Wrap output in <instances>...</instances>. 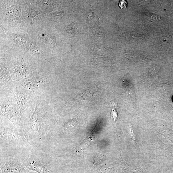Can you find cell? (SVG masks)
<instances>
[{
  "label": "cell",
  "instance_id": "obj_1",
  "mask_svg": "<svg viewBox=\"0 0 173 173\" xmlns=\"http://www.w3.org/2000/svg\"><path fill=\"white\" fill-rule=\"evenodd\" d=\"M0 92L15 101L24 123L30 118L34 111L38 98L35 94L24 88L20 82L13 80L0 87Z\"/></svg>",
  "mask_w": 173,
  "mask_h": 173
},
{
  "label": "cell",
  "instance_id": "obj_2",
  "mask_svg": "<svg viewBox=\"0 0 173 173\" xmlns=\"http://www.w3.org/2000/svg\"><path fill=\"white\" fill-rule=\"evenodd\" d=\"M52 80L50 74L36 70L20 83L24 88L45 100L50 96Z\"/></svg>",
  "mask_w": 173,
  "mask_h": 173
},
{
  "label": "cell",
  "instance_id": "obj_3",
  "mask_svg": "<svg viewBox=\"0 0 173 173\" xmlns=\"http://www.w3.org/2000/svg\"><path fill=\"white\" fill-rule=\"evenodd\" d=\"M12 80L20 82L36 70L35 64L23 58H11L6 61Z\"/></svg>",
  "mask_w": 173,
  "mask_h": 173
},
{
  "label": "cell",
  "instance_id": "obj_4",
  "mask_svg": "<svg viewBox=\"0 0 173 173\" xmlns=\"http://www.w3.org/2000/svg\"><path fill=\"white\" fill-rule=\"evenodd\" d=\"M1 115L8 120L14 126H20L24 122L22 119L18 106L12 98L0 93Z\"/></svg>",
  "mask_w": 173,
  "mask_h": 173
},
{
  "label": "cell",
  "instance_id": "obj_5",
  "mask_svg": "<svg viewBox=\"0 0 173 173\" xmlns=\"http://www.w3.org/2000/svg\"><path fill=\"white\" fill-rule=\"evenodd\" d=\"M0 138L2 140L11 143H18L24 140L22 134L18 131L1 126Z\"/></svg>",
  "mask_w": 173,
  "mask_h": 173
},
{
  "label": "cell",
  "instance_id": "obj_6",
  "mask_svg": "<svg viewBox=\"0 0 173 173\" xmlns=\"http://www.w3.org/2000/svg\"><path fill=\"white\" fill-rule=\"evenodd\" d=\"M1 173H20L21 169L16 162L10 161L1 164Z\"/></svg>",
  "mask_w": 173,
  "mask_h": 173
},
{
  "label": "cell",
  "instance_id": "obj_7",
  "mask_svg": "<svg viewBox=\"0 0 173 173\" xmlns=\"http://www.w3.org/2000/svg\"><path fill=\"white\" fill-rule=\"evenodd\" d=\"M12 80V77L8 69L4 66V64H1L0 67V87H2Z\"/></svg>",
  "mask_w": 173,
  "mask_h": 173
},
{
  "label": "cell",
  "instance_id": "obj_8",
  "mask_svg": "<svg viewBox=\"0 0 173 173\" xmlns=\"http://www.w3.org/2000/svg\"><path fill=\"white\" fill-rule=\"evenodd\" d=\"M29 169L38 173H48L49 170L42 164L35 161H32L29 164Z\"/></svg>",
  "mask_w": 173,
  "mask_h": 173
},
{
  "label": "cell",
  "instance_id": "obj_9",
  "mask_svg": "<svg viewBox=\"0 0 173 173\" xmlns=\"http://www.w3.org/2000/svg\"><path fill=\"white\" fill-rule=\"evenodd\" d=\"M18 8L17 7H11L9 9L8 11V14L9 16H10L11 18H14L16 17L18 14L19 12L18 11Z\"/></svg>",
  "mask_w": 173,
  "mask_h": 173
},
{
  "label": "cell",
  "instance_id": "obj_10",
  "mask_svg": "<svg viewBox=\"0 0 173 173\" xmlns=\"http://www.w3.org/2000/svg\"><path fill=\"white\" fill-rule=\"evenodd\" d=\"M111 107L112 108V110L110 114V117L112 119L114 120V122H116V119L118 117V114L115 108V107Z\"/></svg>",
  "mask_w": 173,
  "mask_h": 173
},
{
  "label": "cell",
  "instance_id": "obj_11",
  "mask_svg": "<svg viewBox=\"0 0 173 173\" xmlns=\"http://www.w3.org/2000/svg\"><path fill=\"white\" fill-rule=\"evenodd\" d=\"M127 3L125 0H120L119 3L120 7L122 9L126 8L127 6Z\"/></svg>",
  "mask_w": 173,
  "mask_h": 173
}]
</instances>
